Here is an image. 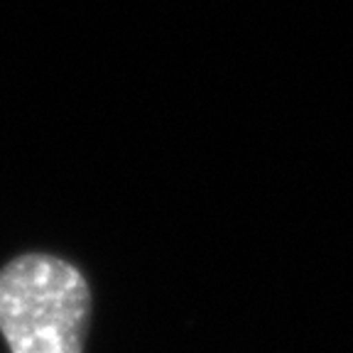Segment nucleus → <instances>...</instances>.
Returning <instances> with one entry per match:
<instances>
[{"instance_id":"f257e3e1","label":"nucleus","mask_w":353,"mask_h":353,"mask_svg":"<svg viewBox=\"0 0 353 353\" xmlns=\"http://www.w3.org/2000/svg\"><path fill=\"white\" fill-rule=\"evenodd\" d=\"M91 290L72 263L28 253L0 270V334L10 353H83Z\"/></svg>"}]
</instances>
